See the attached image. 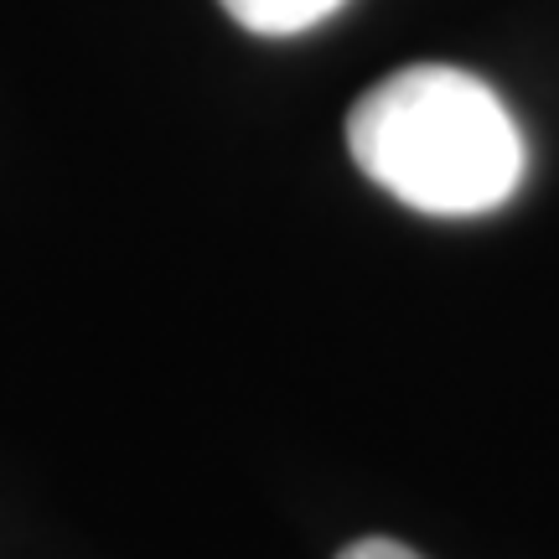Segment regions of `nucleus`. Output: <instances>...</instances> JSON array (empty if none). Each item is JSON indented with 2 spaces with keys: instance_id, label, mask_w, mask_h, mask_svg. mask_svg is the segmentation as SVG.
<instances>
[{
  "instance_id": "nucleus-1",
  "label": "nucleus",
  "mask_w": 559,
  "mask_h": 559,
  "mask_svg": "<svg viewBox=\"0 0 559 559\" xmlns=\"http://www.w3.org/2000/svg\"><path fill=\"white\" fill-rule=\"evenodd\" d=\"M347 151L373 187L430 218L492 213L528 171L519 120L492 83L445 62L373 83L347 115Z\"/></svg>"
},
{
  "instance_id": "nucleus-3",
  "label": "nucleus",
  "mask_w": 559,
  "mask_h": 559,
  "mask_svg": "<svg viewBox=\"0 0 559 559\" xmlns=\"http://www.w3.org/2000/svg\"><path fill=\"white\" fill-rule=\"evenodd\" d=\"M337 559H419V555L394 539H358V544H347Z\"/></svg>"
},
{
  "instance_id": "nucleus-2",
  "label": "nucleus",
  "mask_w": 559,
  "mask_h": 559,
  "mask_svg": "<svg viewBox=\"0 0 559 559\" xmlns=\"http://www.w3.org/2000/svg\"><path fill=\"white\" fill-rule=\"evenodd\" d=\"M347 0H223V11L254 37H300L337 16Z\"/></svg>"
}]
</instances>
